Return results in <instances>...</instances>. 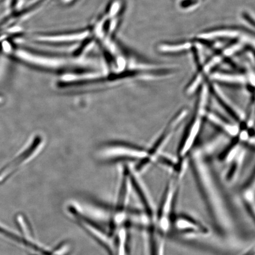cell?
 <instances>
[{"label": "cell", "instance_id": "6da1fadb", "mask_svg": "<svg viewBox=\"0 0 255 255\" xmlns=\"http://www.w3.org/2000/svg\"><path fill=\"white\" fill-rule=\"evenodd\" d=\"M43 137L37 135L32 137L13 157L0 168V184L5 182L39 155L44 148Z\"/></svg>", "mask_w": 255, "mask_h": 255}, {"label": "cell", "instance_id": "7a4b0ae2", "mask_svg": "<svg viewBox=\"0 0 255 255\" xmlns=\"http://www.w3.org/2000/svg\"><path fill=\"white\" fill-rule=\"evenodd\" d=\"M208 100L209 98L206 95H199L196 114H194L193 119L191 121L178 149V154L181 158L184 159L186 157L199 134L203 122V117L206 114Z\"/></svg>", "mask_w": 255, "mask_h": 255}, {"label": "cell", "instance_id": "3957f363", "mask_svg": "<svg viewBox=\"0 0 255 255\" xmlns=\"http://www.w3.org/2000/svg\"><path fill=\"white\" fill-rule=\"evenodd\" d=\"M100 157L107 160L118 159H145L148 157V152L136 146L115 143L102 149Z\"/></svg>", "mask_w": 255, "mask_h": 255}, {"label": "cell", "instance_id": "277c9868", "mask_svg": "<svg viewBox=\"0 0 255 255\" xmlns=\"http://www.w3.org/2000/svg\"><path fill=\"white\" fill-rule=\"evenodd\" d=\"M16 55L23 61L36 65L41 68L47 69H58L62 68L65 65V62L61 60L47 58L42 56L31 55L23 52L18 51Z\"/></svg>", "mask_w": 255, "mask_h": 255}, {"label": "cell", "instance_id": "5b68a950", "mask_svg": "<svg viewBox=\"0 0 255 255\" xmlns=\"http://www.w3.org/2000/svg\"><path fill=\"white\" fill-rule=\"evenodd\" d=\"M206 117L210 123L218 127L226 134L232 137H237L238 135L239 127L238 126L237 124H233L228 122L227 120L222 119V117L218 116V115L213 113H207Z\"/></svg>", "mask_w": 255, "mask_h": 255}, {"label": "cell", "instance_id": "8992f818", "mask_svg": "<svg viewBox=\"0 0 255 255\" xmlns=\"http://www.w3.org/2000/svg\"><path fill=\"white\" fill-rule=\"evenodd\" d=\"M241 31L230 28H223V29L214 30L205 32L198 35L201 39L209 40L218 39V38H232L238 37L241 36Z\"/></svg>", "mask_w": 255, "mask_h": 255}, {"label": "cell", "instance_id": "52a82bcc", "mask_svg": "<svg viewBox=\"0 0 255 255\" xmlns=\"http://www.w3.org/2000/svg\"><path fill=\"white\" fill-rule=\"evenodd\" d=\"M212 79L219 82L239 85H244L247 82L244 75L231 73H216L212 75Z\"/></svg>", "mask_w": 255, "mask_h": 255}, {"label": "cell", "instance_id": "ba28073f", "mask_svg": "<svg viewBox=\"0 0 255 255\" xmlns=\"http://www.w3.org/2000/svg\"><path fill=\"white\" fill-rule=\"evenodd\" d=\"M193 44L190 42H183L175 44H161L158 47V50L161 53H175L189 50L191 49Z\"/></svg>", "mask_w": 255, "mask_h": 255}, {"label": "cell", "instance_id": "9c48e42d", "mask_svg": "<svg viewBox=\"0 0 255 255\" xmlns=\"http://www.w3.org/2000/svg\"><path fill=\"white\" fill-rule=\"evenodd\" d=\"M85 33L76 34L59 35V36L40 37L39 40L48 41H69L83 39L86 36Z\"/></svg>", "mask_w": 255, "mask_h": 255}, {"label": "cell", "instance_id": "30bf717a", "mask_svg": "<svg viewBox=\"0 0 255 255\" xmlns=\"http://www.w3.org/2000/svg\"><path fill=\"white\" fill-rule=\"evenodd\" d=\"M0 234L5 235L6 237L12 239V240H14L15 242H18V243L23 244L25 245H26L27 247H30L31 248L33 246V244L30 243V242H28V241L24 240V239L19 237L18 236L12 234V233L6 230V229L1 228V226H0Z\"/></svg>", "mask_w": 255, "mask_h": 255}, {"label": "cell", "instance_id": "8fae6325", "mask_svg": "<svg viewBox=\"0 0 255 255\" xmlns=\"http://www.w3.org/2000/svg\"><path fill=\"white\" fill-rule=\"evenodd\" d=\"M202 0H182L179 3V6L184 10H190L198 7Z\"/></svg>", "mask_w": 255, "mask_h": 255}, {"label": "cell", "instance_id": "7c38bea8", "mask_svg": "<svg viewBox=\"0 0 255 255\" xmlns=\"http://www.w3.org/2000/svg\"><path fill=\"white\" fill-rule=\"evenodd\" d=\"M179 216L181 219L184 220L185 221L190 223V224L196 226L201 231L207 232V230L205 226L201 224L198 221H197L196 219L193 218L192 217L186 214H181Z\"/></svg>", "mask_w": 255, "mask_h": 255}, {"label": "cell", "instance_id": "4fadbf2b", "mask_svg": "<svg viewBox=\"0 0 255 255\" xmlns=\"http://www.w3.org/2000/svg\"><path fill=\"white\" fill-rule=\"evenodd\" d=\"M170 186H167L166 190L165 191V193H164L163 196H162V198L160 204H159L158 215L159 218L162 216V214H163L164 208L165 206V204L166 203L167 200L169 192H170Z\"/></svg>", "mask_w": 255, "mask_h": 255}, {"label": "cell", "instance_id": "5bb4252c", "mask_svg": "<svg viewBox=\"0 0 255 255\" xmlns=\"http://www.w3.org/2000/svg\"><path fill=\"white\" fill-rule=\"evenodd\" d=\"M242 47V44L240 43L234 44V45L229 47L227 49H225L224 52H223V54L225 56L232 55L233 54L237 52L239 49H241Z\"/></svg>", "mask_w": 255, "mask_h": 255}, {"label": "cell", "instance_id": "9a60e30c", "mask_svg": "<svg viewBox=\"0 0 255 255\" xmlns=\"http://www.w3.org/2000/svg\"><path fill=\"white\" fill-rule=\"evenodd\" d=\"M150 242L151 255H158L157 242L153 236H151Z\"/></svg>", "mask_w": 255, "mask_h": 255}, {"label": "cell", "instance_id": "2e32d148", "mask_svg": "<svg viewBox=\"0 0 255 255\" xmlns=\"http://www.w3.org/2000/svg\"><path fill=\"white\" fill-rule=\"evenodd\" d=\"M242 18L245 21H246L248 24H253L254 26V21L251 20V16L249 12L245 11L242 13Z\"/></svg>", "mask_w": 255, "mask_h": 255}, {"label": "cell", "instance_id": "e0dca14e", "mask_svg": "<svg viewBox=\"0 0 255 255\" xmlns=\"http://www.w3.org/2000/svg\"><path fill=\"white\" fill-rule=\"evenodd\" d=\"M5 97L3 94L0 93V105L4 103L5 102Z\"/></svg>", "mask_w": 255, "mask_h": 255}, {"label": "cell", "instance_id": "ac0fdd59", "mask_svg": "<svg viewBox=\"0 0 255 255\" xmlns=\"http://www.w3.org/2000/svg\"><path fill=\"white\" fill-rule=\"evenodd\" d=\"M244 255H254V252H251V251H250V252H248V253Z\"/></svg>", "mask_w": 255, "mask_h": 255}]
</instances>
